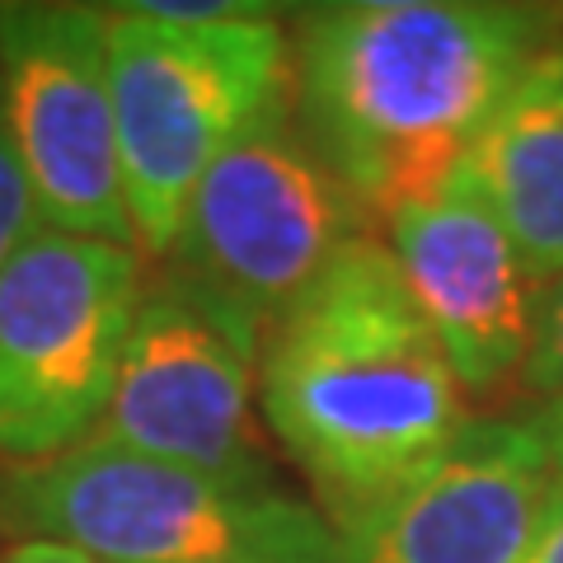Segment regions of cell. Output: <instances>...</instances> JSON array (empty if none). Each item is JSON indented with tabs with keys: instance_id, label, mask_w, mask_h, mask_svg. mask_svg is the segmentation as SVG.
Instances as JSON below:
<instances>
[{
	"instance_id": "obj_9",
	"label": "cell",
	"mask_w": 563,
	"mask_h": 563,
	"mask_svg": "<svg viewBox=\"0 0 563 563\" xmlns=\"http://www.w3.org/2000/svg\"><path fill=\"white\" fill-rule=\"evenodd\" d=\"M385 225L404 287L465 390L488 395L521 376L544 282L526 268L474 174L461 165L442 188L399 207Z\"/></svg>"
},
{
	"instance_id": "obj_15",
	"label": "cell",
	"mask_w": 563,
	"mask_h": 563,
	"mask_svg": "<svg viewBox=\"0 0 563 563\" xmlns=\"http://www.w3.org/2000/svg\"><path fill=\"white\" fill-rule=\"evenodd\" d=\"M531 422H536L540 442H544V451H550V461H554V474H559V484H563V399H550V404H540V409L531 413Z\"/></svg>"
},
{
	"instance_id": "obj_10",
	"label": "cell",
	"mask_w": 563,
	"mask_h": 563,
	"mask_svg": "<svg viewBox=\"0 0 563 563\" xmlns=\"http://www.w3.org/2000/svg\"><path fill=\"white\" fill-rule=\"evenodd\" d=\"M563 484L531 418H474L442 461L343 540V563H521Z\"/></svg>"
},
{
	"instance_id": "obj_5",
	"label": "cell",
	"mask_w": 563,
	"mask_h": 563,
	"mask_svg": "<svg viewBox=\"0 0 563 563\" xmlns=\"http://www.w3.org/2000/svg\"><path fill=\"white\" fill-rule=\"evenodd\" d=\"M291 95L217 155L169 250V277L231 310L258 339H268L347 244L372 235L366 207L291 122Z\"/></svg>"
},
{
	"instance_id": "obj_16",
	"label": "cell",
	"mask_w": 563,
	"mask_h": 563,
	"mask_svg": "<svg viewBox=\"0 0 563 563\" xmlns=\"http://www.w3.org/2000/svg\"><path fill=\"white\" fill-rule=\"evenodd\" d=\"M0 563H99L80 550H66V544H47V540H24L14 544L10 554H0Z\"/></svg>"
},
{
	"instance_id": "obj_6",
	"label": "cell",
	"mask_w": 563,
	"mask_h": 563,
	"mask_svg": "<svg viewBox=\"0 0 563 563\" xmlns=\"http://www.w3.org/2000/svg\"><path fill=\"white\" fill-rule=\"evenodd\" d=\"M141 296L136 250L38 231L0 268V455L38 465L90 442Z\"/></svg>"
},
{
	"instance_id": "obj_2",
	"label": "cell",
	"mask_w": 563,
	"mask_h": 563,
	"mask_svg": "<svg viewBox=\"0 0 563 563\" xmlns=\"http://www.w3.org/2000/svg\"><path fill=\"white\" fill-rule=\"evenodd\" d=\"M559 33L536 5L347 0L301 24L291 90L324 165L390 221L470 161L498 103Z\"/></svg>"
},
{
	"instance_id": "obj_3",
	"label": "cell",
	"mask_w": 563,
	"mask_h": 563,
	"mask_svg": "<svg viewBox=\"0 0 563 563\" xmlns=\"http://www.w3.org/2000/svg\"><path fill=\"white\" fill-rule=\"evenodd\" d=\"M0 531L99 563H343L324 512L263 474H207L95 437L0 474Z\"/></svg>"
},
{
	"instance_id": "obj_14",
	"label": "cell",
	"mask_w": 563,
	"mask_h": 563,
	"mask_svg": "<svg viewBox=\"0 0 563 563\" xmlns=\"http://www.w3.org/2000/svg\"><path fill=\"white\" fill-rule=\"evenodd\" d=\"M132 10L165 24H235L282 14L277 5H258V0H132Z\"/></svg>"
},
{
	"instance_id": "obj_11",
	"label": "cell",
	"mask_w": 563,
	"mask_h": 563,
	"mask_svg": "<svg viewBox=\"0 0 563 563\" xmlns=\"http://www.w3.org/2000/svg\"><path fill=\"white\" fill-rule=\"evenodd\" d=\"M465 169L507 225L526 268L540 282L563 277V33L517 76Z\"/></svg>"
},
{
	"instance_id": "obj_1",
	"label": "cell",
	"mask_w": 563,
	"mask_h": 563,
	"mask_svg": "<svg viewBox=\"0 0 563 563\" xmlns=\"http://www.w3.org/2000/svg\"><path fill=\"white\" fill-rule=\"evenodd\" d=\"M258 404L339 536L399 498L474 422L390 244L372 235L347 244L263 339Z\"/></svg>"
},
{
	"instance_id": "obj_7",
	"label": "cell",
	"mask_w": 563,
	"mask_h": 563,
	"mask_svg": "<svg viewBox=\"0 0 563 563\" xmlns=\"http://www.w3.org/2000/svg\"><path fill=\"white\" fill-rule=\"evenodd\" d=\"M0 90L47 231L132 250L109 5L0 0Z\"/></svg>"
},
{
	"instance_id": "obj_17",
	"label": "cell",
	"mask_w": 563,
	"mask_h": 563,
	"mask_svg": "<svg viewBox=\"0 0 563 563\" xmlns=\"http://www.w3.org/2000/svg\"><path fill=\"white\" fill-rule=\"evenodd\" d=\"M521 563H563V498L559 507L550 512V521H544V531L536 536V544L526 550Z\"/></svg>"
},
{
	"instance_id": "obj_8",
	"label": "cell",
	"mask_w": 563,
	"mask_h": 563,
	"mask_svg": "<svg viewBox=\"0 0 563 563\" xmlns=\"http://www.w3.org/2000/svg\"><path fill=\"white\" fill-rule=\"evenodd\" d=\"M263 339L184 282H141L95 442L207 474H263L254 395Z\"/></svg>"
},
{
	"instance_id": "obj_4",
	"label": "cell",
	"mask_w": 563,
	"mask_h": 563,
	"mask_svg": "<svg viewBox=\"0 0 563 563\" xmlns=\"http://www.w3.org/2000/svg\"><path fill=\"white\" fill-rule=\"evenodd\" d=\"M109 70L132 250L169 258L202 174L291 90L287 33L277 20L165 24L109 5Z\"/></svg>"
},
{
	"instance_id": "obj_13",
	"label": "cell",
	"mask_w": 563,
	"mask_h": 563,
	"mask_svg": "<svg viewBox=\"0 0 563 563\" xmlns=\"http://www.w3.org/2000/svg\"><path fill=\"white\" fill-rule=\"evenodd\" d=\"M526 390L550 399H563V277L540 287V310H536V343L531 357L521 366Z\"/></svg>"
},
{
	"instance_id": "obj_12",
	"label": "cell",
	"mask_w": 563,
	"mask_h": 563,
	"mask_svg": "<svg viewBox=\"0 0 563 563\" xmlns=\"http://www.w3.org/2000/svg\"><path fill=\"white\" fill-rule=\"evenodd\" d=\"M47 231L38 198H33V184L24 174L20 146L10 136V118H5V90H0V268L24 250V244Z\"/></svg>"
}]
</instances>
